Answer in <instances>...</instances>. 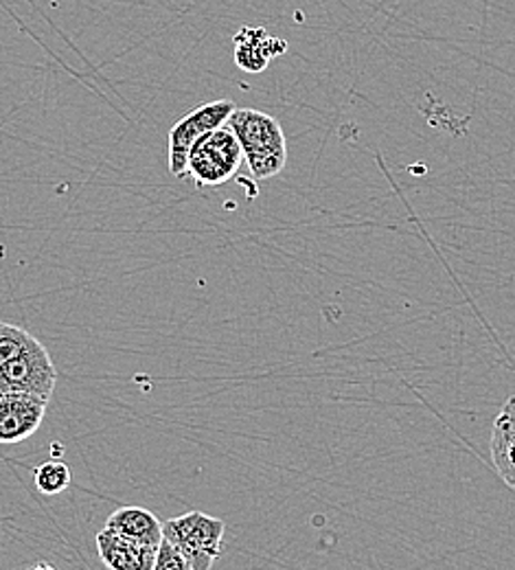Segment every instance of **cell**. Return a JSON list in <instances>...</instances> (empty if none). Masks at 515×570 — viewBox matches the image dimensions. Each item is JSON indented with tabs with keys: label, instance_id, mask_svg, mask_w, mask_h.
Here are the masks:
<instances>
[{
	"label": "cell",
	"instance_id": "6da1fadb",
	"mask_svg": "<svg viewBox=\"0 0 515 570\" xmlns=\"http://www.w3.org/2000/svg\"><path fill=\"white\" fill-rule=\"evenodd\" d=\"M226 126L241 145L244 160L257 180L277 176L288 160V142L281 124L261 110L235 108Z\"/></svg>",
	"mask_w": 515,
	"mask_h": 570
},
{
	"label": "cell",
	"instance_id": "7a4b0ae2",
	"mask_svg": "<svg viewBox=\"0 0 515 570\" xmlns=\"http://www.w3.org/2000/svg\"><path fill=\"white\" fill-rule=\"evenodd\" d=\"M224 531V520L202 511H189L162 522V538L182 553L189 570H209L216 564L221 553Z\"/></svg>",
	"mask_w": 515,
	"mask_h": 570
},
{
	"label": "cell",
	"instance_id": "3957f363",
	"mask_svg": "<svg viewBox=\"0 0 515 570\" xmlns=\"http://www.w3.org/2000/svg\"><path fill=\"white\" fill-rule=\"evenodd\" d=\"M244 163V151L232 130L224 124L205 132L191 145L187 158V174L198 187H220L228 183Z\"/></svg>",
	"mask_w": 515,
	"mask_h": 570
},
{
	"label": "cell",
	"instance_id": "277c9868",
	"mask_svg": "<svg viewBox=\"0 0 515 570\" xmlns=\"http://www.w3.org/2000/svg\"><path fill=\"white\" fill-rule=\"evenodd\" d=\"M58 384V371L42 343L13 360L0 364V395L27 393L51 400Z\"/></svg>",
	"mask_w": 515,
	"mask_h": 570
},
{
	"label": "cell",
	"instance_id": "5b68a950",
	"mask_svg": "<svg viewBox=\"0 0 515 570\" xmlns=\"http://www.w3.org/2000/svg\"><path fill=\"white\" fill-rule=\"evenodd\" d=\"M235 104L228 99H218L191 110L182 117L169 132V171L174 176H187V158L191 145L205 132H211L224 126L232 115Z\"/></svg>",
	"mask_w": 515,
	"mask_h": 570
},
{
	"label": "cell",
	"instance_id": "8992f818",
	"mask_svg": "<svg viewBox=\"0 0 515 570\" xmlns=\"http://www.w3.org/2000/svg\"><path fill=\"white\" fill-rule=\"evenodd\" d=\"M51 400L27 395V393H2L0 395V445H13L42 426L47 406Z\"/></svg>",
	"mask_w": 515,
	"mask_h": 570
},
{
	"label": "cell",
	"instance_id": "52a82bcc",
	"mask_svg": "<svg viewBox=\"0 0 515 570\" xmlns=\"http://www.w3.org/2000/svg\"><path fill=\"white\" fill-rule=\"evenodd\" d=\"M235 65L246 72H261L288 51V40L268 33L266 27L244 24L232 38Z\"/></svg>",
	"mask_w": 515,
	"mask_h": 570
},
{
	"label": "cell",
	"instance_id": "ba28073f",
	"mask_svg": "<svg viewBox=\"0 0 515 570\" xmlns=\"http://www.w3.org/2000/svg\"><path fill=\"white\" fill-rule=\"evenodd\" d=\"M97 549L101 562L112 570H151L158 551V547H149L110 527L97 533Z\"/></svg>",
	"mask_w": 515,
	"mask_h": 570
},
{
	"label": "cell",
	"instance_id": "9c48e42d",
	"mask_svg": "<svg viewBox=\"0 0 515 570\" xmlns=\"http://www.w3.org/2000/svg\"><path fill=\"white\" fill-rule=\"evenodd\" d=\"M492 459L501 479L515 490V395L505 402L494 422Z\"/></svg>",
	"mask_w": 515,
	"mask_h": 570
},
{
	"label": "cell",
	"instance_id": "30bf717a",
	"mask_svg": "<svg viewBox=\"0 0 515 570\" xmlns=\"http://www.w3.org/2000/svg\"><path fill=\"white\" fill-rule=\"evenodd\" d=\"M106 527L126 533L139 542H146L149 547H158L162 540V522L143 507H121L117 509Z\"/></svg>",
	"mask_w": 515,
	"mask_h": 570
},
{
	"label": "cell",
	"instance_id": "8fae6325",
	"mask_svg": "<svg viewBox=\"0 0 515 570\" xmlns=\"http://www.w3.org/2000/svg\"><path fill=\"white\" fill-rule=\"evenodd\" d=\"M71 481H73V472L62 461H47V463L38 465V470L33 472V483H36L38 492L44 497L62 494L65 490H69Z\"/></svg>",
	"mask_w": 515,
	"mask_h": 570
},
{
	"label": "cell",
	"instance_id": "7c38bea8",
	"mask_svg": "<svg viewBox=\"0 0 515 570\" xmlns=\"http://www.w3.org/2000/svg\"><path fill=\"white\" fill-rule=\"evenodd\" d=\"M38 345H40V341L36 336H31L27 330L0 321V364L38 347Z\"/></svg>",
	"mask_w": 515,
	"mask_h": 570
},
{
	"label": "cell",
	"instance_id": "4fadbf2b",
	"mask_svg": "<svg viewBox=\"0 0 515 570\" xmlns=\"http://www.w3.org/2000/svg\"><path fill=\"white\" fill-rule=\"evenodd\" d=\"M153 570H189V567H187V560L182 558V553L167 538H162L158 544V551H156Z\"/></svg>",
	"mask_w": 515,
	"mask_h": 570
}]
</instances>
